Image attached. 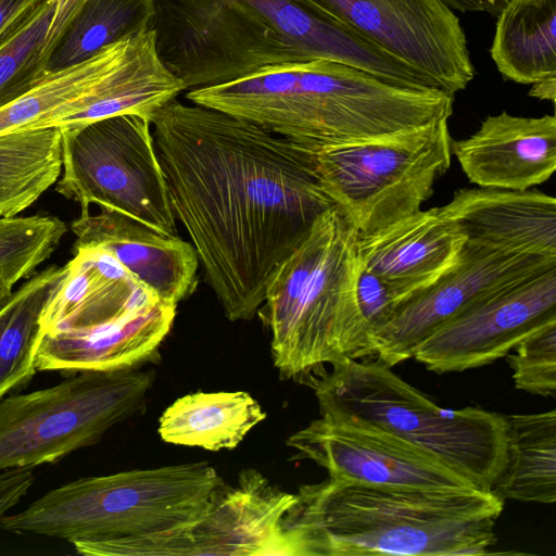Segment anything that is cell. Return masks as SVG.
I'll list each match as a JSON object with an SVG mask.
<instances>
[{
	"instance_id": "ac0fdd59",
	"label": "cell",
	"mask_w": 556,
	"mask_h": 556,
	"mask_svg": "<svg viewBox=\"0 0 556 556\" xmlns=\"http://www.w3.org/2000/svg\"><path fill=\"white\" fill-rule=\"evenodd\" d=\"M465 242L441 207L421 208L358 236V255L362 266L388 286L399 305L448 273L460 260Z\"/></svg>"
},
{
	"instance_id": "d6a6232c",
	"label": "cell",
	"mask_w": 556,
	"mask_h": 556,
	"mask_svg": "<svg viewBox=\"0 0 556 556\" xmlns=\"http://www.w3.org/2000/svg\"><path fill=\"white\" fill-rule=\"evenodd\" d=\"M356 295L368 331L369 357L370 336L391 318L397 303L388 286L378 276L364 268L362 264L357 278Z\"/></svg>"
},
{
	"instance_id": "44dd1931",
	"label": "cell",
	"mask_w": 556,
	"mask_h": 556,
	"mask_svg": "<svg viewBox=\"0 0 556 556\" xmlns=\"http://www.w3.org/2000/svg\"><path fill=\"white\" fill-rule=\"evenodd\" d=\"M440 207L467 243L556 257V200L552 195L531 189L460 188Z\"/></svg>"
},
{
	"instance_id": "4fadbf2b",
	"label": "cell",
	"mask_w": 556,
	"mask_h": 556,
	"mask_svg": "<svg viewBox=\"0 0 556 556\" xmlns=\"http://www.w3.org/2000/svg\"><path fill=\"white\" fill-rule=\"evenodd\" d=\"M286 444L334 479L379 486L479 489L430 453L354 418L320 416Z\"/></svg>"
},
{
	"instance_id": "74e56055",
	"label": "cell",
	"mask_w": 556,
	"mask_h": 556,
	"mask_svg": "<svg viewBox=\"0 0 556 556\" xmlns=\"http://www.w3.org/2000/svg\"><path fill=\"white\" fill-rule=\"evenodd\" d=\"M529 96L539 98L540 100H549L554 103L556 97V78L533 84Z\"/></svg>"
},
{
	"instance_id": "5bb4252c",
	"label": "cell",
	"mask_w": 556,
	"mask_h": 556,
	"mask_svg": "<svg viewBox=\"0 0 556 556\" xmlns=\"http://www.w3.org/2000/svg\"><path fill=\"white\" fill-rule=\"evenodd\" d=\"M556 323V267L497 291L438 328L413 358L437 374L490 365Z\"/></svg>"
},
{
	"instance_id": "9a60e30c",
	"label": "cell",
	"mask_w": 556,
	"mask_h": 556,
	"mask_svg": "<svg viewBox=\"0 0 556 556\" xmlns=\"http://www.w3.org/2000/svg\"><path fill=\"white\" fill-rule=\"evenodd\" d=\"M295 501L256 469L241 470L191 528L189 556H294L285 521Z\"/></svg>"
},
{
	"instance_id": "7402d4cb",
	"label": "cell",
	"mask_w": 556,
	"mask_h": 556,
	"mask_svg": "<svg viewBox=\"0 0 556 556\" xmlns=\"http://www.w3.org/2000/svg\"><path fill=\"white\" fill-rule=\"evenodd\" d=\"M177 305L159 302L94 327L38 336L37 371L119 370L151 361L169 333Z\"/></svg>"
},
{
	"instance_id": "f1b7e54d",
	"label": "cell",
	"mask_w": 556,
	"mask_h": 556,
	"mask_svg": "<svg viewBox=\"0 0 556 556\" xmlns=\"http://www.w3.org/2000/svg\"><path fill=\"white\" fill-rule=\"evenodd\" d=\"M154 0H87L50 53L46 72L79 64L105 47L152 29Z\"/></svg>"
},
{
	"instance_id": "4dcf8cb0",
	"label": "cell",
	"mask_w": 556,
	"mask_h": 556,
	"mask_svg": "<svg viewBox=\"0 0 556 556\" xmlns=\"http://www.w3.org/2000/svg\"><path fill=\"white\" fill-rule=\"evenodd\" d=\"M67 227L52 215L0 218V285L29 278L58 249Z\"/></svg>"
},
{
	"instance_id": "7c38bea8",
	"label": "cell",
	"mask_w": 556,
	"mask_h": 556,
	"mask_svg": "<svg viewBox=\"0 0 556 556\" xmlns=\"http://www.w3.org/2000/svg\"><path fill=\"white\" fill-rule=\"evenodd\" d=\"M555 267L556 257L465 242L460 260L448 273L400 303L370 336L369 357L390 367L413 358L417 346L452 318L502 289Z\"/></svg>"
},
{
	"instance_id": "30bf717a",
	"label": "cell",
	"mask_w": 556,
	"mask_h": 556,
	"mask_svg": "<svg viewBox=\"0 0 556 556\" xmlns=\"http://www.w3.org/2000/svg\"><path fill=\"white\" fill-rule=\"evenodd\" d=\"M154 5L157 55L185 90L305 62L288 39L231 0H154Z\"/></svg>"
},
{
	"instance_id": "d6986e66",
	"label": "cell",
	"mask_w": 556,
	"mask_h": 556,
	"mask_svg": "<svg viewBox=\"0 0 556 556\" xmlns=\"http://www.w3.org/2000/svg\"><path fill=\"white\" fill-rule=\"evenodd\" d=\"M231 1L288 39L305 61L343 63L402 88L442 90L430 76L328 14L302 7L292 0Z\"/></svg>"
},
{
	"instance_id": "277c9868",
	"label": "cell",
	"mask_w": 556,
	"mask_h": 556,
	"mask_svg": "<svg viewBox=\"0 0 556 556\" xmlns=\"http://www.w3.org/2000/svg\"><path fill=\"white\" fill-rule=\"evenodd\" d=\"M223 483L204 462L79 478L5 515L0 529L65 540L89 556H178Z\"/></svg>"
},
{
	"instance_id": "83f0119b",
	"label": "cell",
	"mask_w": 556,
	"mask_h": 556,
	"mask_svg": "<svg viewBox=\"0 0 556 556\" xmlns=\"http://www.w3.org/2000/svg\"><path fill=\"white\" fill-rule=\"evenodd\" d=\"M62 166L59 127L0 135V218L31 206L58 181Z\"/></svg>"
},
{
	"instance_id": "52a82bcc",
	"label": "cell",
	"mask_w": 556,
	"mask_h": 556,
	"mask_svg": "<svg viewBox=\"0 0 556 556\" xmlns=\"http://www.w3.org/2000/svg\"><path fill=\"white\" fill-rule=\"evenodd\" d=\"M448 118L314 151L320 185L358 236L421 210L452 161Z\"/></svg>"
},
{
	"instance_id": "6da1fadb",
	"label": "cell",
	"mask_w": 556,
	"mask_h": 556,
	"mask_svg": "<svg viewBox=\"0 0 556 556\" xmlns=\"http://www.w3.org/2000/svg\"><path fill=\"white\" fill-rule=\"evenodd\" d=\"M170 205L230 321L250 320L313 222L333 205L314 151L176 99L150 118Z\"/></svg>"
},
{
	"instance_id": "603a6c76",
	"label": "cell",
	"mask_w": 556,
	"mask_h": 556,
	"mask_svg": "<svg viewBox=\"0 0 556 556\" xmlns=\"http://www.w3.org/2000/svg\"><path fill=\"white\" fill-rule=\"evenodd\" d=\"M266 418L248 392L198 391L177 399L161 415L164 442L217 452L237 447Z\"/></svg>"
},
{
	"instance_id": "1f68e13d",
	"label": "cell",
	"mask_w": 556,
	"mask_h": 556,
	"mask_svg": "<svg viewBox=\"0 0 556 556\" xmlns=\"http://www.w3.org/2000/svg\"><path fill=\"white\" fill-rule=\"evenodd\" d=\"M506 358L515 387L543 397L556 395V323L522 340Z\"/></svg>"
},
{
	"instance_id": "d4e9b609",
	"label": "cell",
	"mask_w": 556,
	"mask_h": 556,
	"mask_svg": "<svg viewBox=\"0 0 556 556\" xmlns=\"http://www.w3.org/2000/svg\"><path fill=\"white\" fill-rule=\"evenodd\" d=\"M140 34L110 45L79 64L47 73L27 92L0 109V135L51 127L70 103L91 90L128 56Z\"/></svg>"
},
{
	"instance_id": "8fae6325",
	"label": "cell",
	"mask_w": 556,
	"mask_h": 556,
	"mask_svg": "<svg viewBox=\"0 0 556 556\" xmlns=\"http://www.w3.org/2000/svg\"><path fill=\"white\" fill-rule=\"evenodd\" d=\"M328 14L427 74L450 93L475 77L466 35L440 0H292Z\"/></svg>"
},
{
	"instance_id": "f546056e",
	"label": "cell",
	"mask_w": 556,
	"mask_h": 556,
	"mask_svg": "<svg viewBox=\"0 0 556 556\" xmlns=\"http://www.w3.org/2000/svg\"><path fill=\"white\" fill-rule=\"evenodd\" d=\"M55 4L47 0L38 5L0 43V109L46 76L43 48Z\"/></svg>"
},
{
	"instance_id": "3957f363",
	"label": "cell",
	"mask_w": 556,
	"mask_h": 556,
	"mask_svg": "<svg viewBox=\"0 0 556 556\" xmlns=\"http://www.w3.org/2000/svg\"><path fill=\"white\" fill-rule=\"evenodd\" d=\"M186 98L312 151L448 118L454 103L453 93L397 87L327 60L266 66L236 80L188 90Z\"/></svg>"
},
{
	"instance_id": "cb8c5ba5",
	"label": "cell",
	"mask_w": 556,
	"mask_h": 556,
	"mask_svg": "<svg viewBox=\"0 0 556 556\" xmlns=\"http://www.w3.org/2000/svg\"><path fill=\"white\" fill-rule=\"evenodd\" d=\"M491 56L507 79L556 78V0H508L496 16Z\"/></svg>"
},
{
	"instance_id": "8992f818",
	"label": "cell",
	"mask_w": 556,
	"mask_h": 556,
	"mask_svg": "<svg viewBox=\"0 0 556 556\" xmlns=\"http://www.w3.org/2000/svg\"><path fill=\"white\" fill-rule=\"evenodd\" d=\"M311 386L320 416L354 418L430 453L484 491L508 460L506 415L443 408L374 357L330 366Z\"/></svg>"
},
{
	"instance_id": "836d02e7",
	"label": "cell",
	"mask_w": 556,
	"mask_h": 556,
	"mask_svg": "<svg viewBox=\"0 0 556 556\" xmlns=\"http://www.w3.org/2000/svg\"><path fill=\"white\" fill-rule=\"evenodd\" d=\"M35 482L31 468H12L0 471V521L29 492Z\"/></svg>"
},
{
	"instance_id": "7a4b0ae2",
	"label": "cell",
	"mask_w": 556,
	"mask_h": 556,
	"mask_svg": "<svg viewBox=\"0 0 556 556\" xmlns=\"http://www.w3.org/2000/svg\"><path fill=\"white\" fill-rule=\"evenodd\" d=\"M285 521L294 556H471L496 543L504 501L480 489L301 485Z\"/></svg>"
},
{
	"instance_id": "5b68a950",
	"label": "cell",
	"mask_w": 556,
	"mask_h": 556,
	"mask_svg": "<svg viewBox=\"0 0 556 556\" xmlns=\"http://www.w3.org/2000/svg\"><path fill=\"white\" fill-rule=\"evenodd\" d=\"M359 268L358 233L332 205L276 269L257 311L281 379L312 383L327 366L368 357Z\"/></svg>"
},
{
	"instance_id": "484cf974",
	"label": "cell",
	"mask_w": 556,
	"mask_h": 556,
	"mask_svg": "<svg viewBox=\"0 0 556 556\" xmlns=\"http://www.w3.org/2000/svg\"><path fill=\"white\" fill-rule=\"evenodd\" d=\"M507 465L492 489L502 498L554 504L556 501V410L506 415Z\"/></svg>"
},
{
	"instance_id": "ffe728a7",
	"label": "cell",
	"mask_w": 556,
	"mask_h": 556,
	"mask_svg": "<svg viewBox=\"0 0 556 556\" xmlns=\"http://www.w3.org/2000/svg\"><path fill=\"white\" fill-rule=\"evenodd\" d=\"M73 253L42 309L38 336L94 327L162 301L108 251L81 247Z\"/></svg>"
},
{
	"instance_id": "8d00e7d4",
	"label": "cell",
	"mask_w": 556,
	"mask_h": 556,
	"mask_svg": "<svg viewBox=\"0 0 556 556\" xmlns=\"http://www.w3.org/2000/svg\"><path fill=\"white\" fill-rule=\"evenodd\" d=\"M451 10L460 12H485L497 16L508 0H440Z\"/></svg>"
},
{
	"instance_id": "4316f807",
	"label": "cell",
	"mask_w": 556,
	"mask_h": 556,
	"mask_svg": "<svg viewBox=\"0 0 556 556\" xmlns=\"http://www.w3.org/2000/svg\"><path fill=\"white\" fill-rule=\"evenodd\" d=\"M65 274L66 265L35 273L0 309V401L25 389L36 375L39 319Z\"/></svg>"
},
{
	"instance_id": "ba28073f",
	"label": "cell",
	"mask_w": 556,
	"mask_h": 556,
	"mask_svg": "<svg viewBox=\"0 0 556 556\" xmlns=\"http://www.w3.org/2000/svg\"><path fill=\"white\" fill-rule=\"evenodd\" d=\"M81 370L0 401V471L53 464L143 408L154 370Z\"/></svg>"
},
{
	"instance_id": "2e32d148",
	"label": "cell",
	"mask_w": 556,
	"mask_h": 556,
	"mask_svg": "<svg viewBox=\"0 0 556 556\" xmlns=\"http://www.w3.org/2000/svg\"><path fill=\"white\" fill-rule=\"evenodd\" d=\"M71 229L73 248H99L112 254L160 300L178 305L195 290L199 257L192 243L166 236L108 208L81 212Z\"/></svg>"
},
{
	"instance_id": "e0dca14e",
	"label": "cell",
	"mask_w": 556,
	"mask_h": 556,
	"mask_svg": "<svg viewBox=\"0 0 556 556\" xmlns=\"http://www.w3.org/2000/svg\"><path fill=\"white\" fill-rule=\"evenodd\" d=\"M452 155L471 184L525 190L548 180L556 169V117L489 115L479 129L451 143Z\"/></svg>"
},
{
	"instance_id": "9c48e42d",
	"label": "cell",
	"mask_w": 556,
	"mask_h": 556,
	"mask_svg": "<svg viewBox=\"0 0 556 556\" xmlns=\"http://www.w3.org/2000/svg\"><path fill=\"white\" fill-rule=\"evenodd\" d=\"M62 177L55 191L79 203L124 214L166 236H176L164 172L151 121L136 114L60 128Z\"/></svg>"
},
{
	"instance_id": "d590c367",
	"label": "cell",
	"mask_w": 556,
	"mask_h": 556,
	"mask_svg": "<svg viewBox=\"0 0 556 556\" xmlns=\"http://www.w3.org/2000/svg\"><path fill=\"white\" fill-rule=\"evenodd\" d=\"M47 0H0V43Z\"/></svg>"
},
{
	"instance_id": "f35d334b",
	"label": "cell",
	"mask_w": 556,
	"mask_h": 556,
	"mask_svg": "<svg viewBox=\"0 0 556 556\" xmlns=\"http://www.w3.org/2000/svg\"><path fill=\"white\" fill-rule=\"evenodd\" d=\"M12 293V288L0 285V309L9 302Z\"/></svg>"
},
{
	"instance_id": "e575fe53",
	"label": "cell",
	"mask_w": 556,
	"mask_h": 556,
	"mask_svg": "<svg viewBox=\"0 0 556 556\" xmlns=\"http://www.w3.org/2000/svg\"><path fill=\"white\" fill-rule=\"evenodd\" d=\"M86 1L87 0H56L54 13L43 48V55L47 61L50 53L62 37L65 28Z\"/></svg>"
}]
</instances>
